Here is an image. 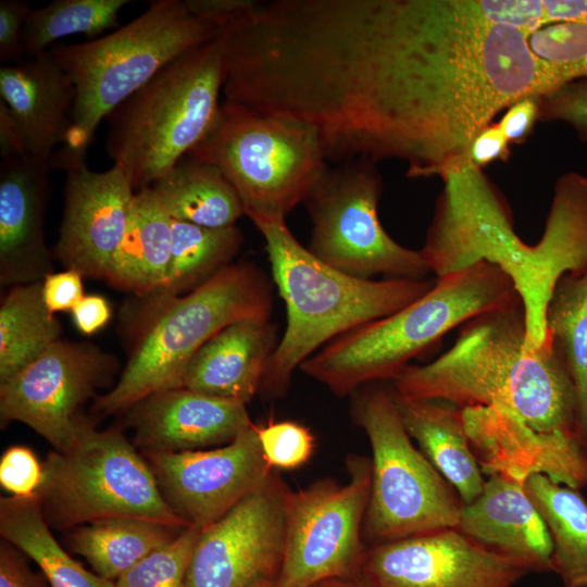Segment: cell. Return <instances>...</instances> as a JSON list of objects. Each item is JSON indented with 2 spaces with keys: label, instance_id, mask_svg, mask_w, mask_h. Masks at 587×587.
I'll return each mask as SVG.
<instances>
[{
  "label": "cell",
  "instance_id": "6da1fadb",
  "mask_svg": "<svg viewBox=\"0 0 587 587\" xmlns=\"http://www.w3.org/2000/svg\"><path fill=\"white\" fill-rule=\"evenodd\" d=\"M541 0L257 1L225 43L227 100L313 126L327 161L444 177L504 108L550 91Z\"/></svg>",
  "mask_w": 587,
  "mask_h": 587
},
{
  "label": "cell",
  "instance_id": "7a4b0ae2",
  "mask_svg": "<svg viewBox=\"0 0 587 587\" xmlns=\"http://www.w3.org/2000/svg\"><path fill=\"white\" fill-rule=\"evenodd\" d=\"M461 327L450 349L427 364L407 365L391 390L461 410L483 408L505 459L558 483L586 484L587 442L573 380L550 339L527 347L522 299Z\"/></svg>",
  "mask_w": 587,
  "mask_h": 587
},
{
  "label": "cell",
  "instance_id": "3957f363",
  "mask_svg": "<svg viewBox=\"0 0 587 587\" xmlns=\"http://www.w3.org/2000/svg\"><path fill=\"white\" fill-rule=\"evenodd\" d=\"M262 235L272 277L285 302L287 325L268 361L259 394L284 397L292 375L335 338L387 316L428 292L429 279L353 277L302 246L284 216H252Z\"/></svg>",
  "mask_w": 587,
  "mask_h": 587
},
{
  "label": "cell",
  "instance_id": "277c9868",
  "mask_svg": "<svg viewBox=\"0 0 587 587\" xmlns=\"http://www.w3.org/2000/svg\"><path fill=\"white\" fill-rule=\"evenodd\" d=\"M521 298L497 265L480 261L437 278L404 308L325 345L299 367L338 397L392 380L410 361L472 317Z\"/></svg>",
  "mask_w": 587,
  "mask_h": 587
},
{
  "label": "cell",
  "instance_id": "5b68a950",
  "mask_svg": "<svg viewBox=\"0 0 587 587\" xmlns=\"http://www.w3.org/2000/svg\"><path fill=\"white\" fill-rule=\"evenodd\" d=\"M217 30L215 22L193 14L184 0H158L103 37L49 48L76 92L71 127L51 157L52 167L84 160L103 118L167 63L214 40Z\"/></svg>",
  "mask_w": 587,
  "mask_h": 587
},
{
  "label": "cell",
  "instance_id": "8992f818",
  "mask_svg": "<svg viewBox=\"0 0 587 587\" xmlns=\"http://www.w3.org/2000/svg\"><path fill=\"white\" fill-rule=\"evenodd\" d=\"M146 301L136 342L116 384L96 397L93 412L109 416L128 411L143 398L183 386L196 352L228 324L270 319L272 286L253 263H232L201 286L180 296H151Z\"/></svg>",
  "mask_w": 587,
  "mask_h": 587
},
{
  "label": "cell",
  "instance_id": "52a82bcc",
  "mask_svg": "<svg viewBox=\"0 0 587 587\" xmlns=\"http://www.w3.org/2000/svg\"><path fill=\"white\" fill-rule=\"evenodd\" d=\"M224 75L215 38L167 63L107 116V154L135 189L151 187L207 136Z\"/></svg>",
  "mask_w": 587,
  "mask_h": 587
},
{
  "label": "cell",
  "instance_id": "ba28073f",
  "mask_svg": "<svg viewBox=\"0 0 587 587\" xmlns=\"http://www.w3.org/2000/svg\"><path fill=\"white\" fill-rule=\"evenodd\" d=\"M434 220L420 252L437 278L480 261L499 266L513 282L526 315L527 334L546 333V310L554 288L547 245L523 242L502 201L470 161L448 172Z\"/></svg>",
  "mask_w": 587,
  "mask_h": 587
},
{
  "label": "cell",
  "instance_id": "9c48e42d",
  "mask_svg": "<svg viewBox=\"0 0 587 587\" xmlns=\"http://www.w3.org/2000/svg\"><path fill=\"white\" fill-rule=\"evenodd\" d=\"M186 157L218 168L249 218L286 217L328 165L313 126L226 100L210 132Z\"/></svg>",
  "mask_w": 587,
  "mask_h": 587
},
{
  "label": "cell",
  "instance_id": "30bf717a",
  "mask_svg": "<svg viewBox=\"0 0 587 587\" xmlns=\"http://www.w3.org/2000/svg\"><path fill=\"white\" fill-rule=\"evenodd\" d=\"M42 470L37 497L50 528L121 517L189 527L164 500L142 453L117 429L98 430L83 419L68 447L49 452Z\"/></svg>",
  "mask_w": 587,
  "mask_h": 587
},
{
  "label": "cell",
  "instance_id": "8fae6325",
  "mask_svg": "<svg viewBox=\"0 0 587 587\" xmlns=\"http://www.w3.org/2000/svg\"><path fill=\"white\" fill-rule=\"evenodd\" d=\"M351 416L372 449L371 488L363 523L367 546L457 528L462 502L412 444L391 390L376 383L351 395Z\"/></svg>",
  "mask_w": 587,
  "mask_h": 587
},
{
  "label": "cell",
  "instance_id": "7c38bea8",
  "mask_svg": "<svg viewBox=\"0 0 587 587\" xmlns=\"http://www.w3.org/2000/svg\"><path fill=\"white\" fill-rule=\"evenodd\" d=\"M382 180L375 162L357 158L327 165L303 203L312 222L308 250L348 275L427 279L420 250L398 243L382 226Z\"/></svg>",
  "mask_w": 587,
  "mask_h": 587
},
{
  "label": "cell",
  "instance_id": "4fadbf2b",
  "mask_svg": "<svg viewBox=\"0 0 587 587\" xmlns=\"http://www.w3.org/2000/svg\"><path fill=\"white\" fill-rule=\"evenodd\" d=\"M348 482L320 478L289 490L283 562L274 587H312L362 574L369 546L363 523L371 488V460L351 454Z\"/></svg>",
  "mask_w": 587,
  "mask_h": 587
},
{
  "label": "cell",
  "instance_id": "5bb4252c",
  "mask_svg": "<svg viewBox=\"0 0 587 587\" xmlns=\"http://www.w3.org/2000/svg\"><path fill=\"white\" fill-rule=\"evenodd\" d=\"M118 367L116 358L88 342L58 340L0 383L1 425L21 422L61 451L74 439L86 401Z\"/></svg>",
  "mask_w": 587,
  "mask_h": 587
},
{
  "label": "cell",
  "instance_id": "9a60e30c",
  "mask_svg": "<svg viewBox=\"0 0 587 587\" xmlns=\"http://www.w3.org/2000/svg\"><path fill=\"white\" fill-rule=\"evenodd\" d=\"M289 490L274 470L259 489L203 528L185 587H254L275 582L285 550Z\"/></svg>",
  "mask_w": 587,
  "mask_h": 587
},
{
  "label": "cell",
  "instance_id": "2e32d148",
  "mask_svg": "<svg viewBox=\"0 0 587 587\" xmlns=\"http://www.w3.org/2000/svg\"><path fill=\"white\" fill-rule=\"evenodd\" d=\"M171 509L200 529L259 489L274 471L252 424L232 442L210 450L141 452Z\"/></svg>",
  "mask_w": 587,
  "mask_h": 587
},
{
  "label": "cell",
  "instance_id": "e0dca14e",
  "mask_svg": "<svg viewBox=\"0 0 587 587\" xmlns=\"http://www.w3.org/2000/svg\"><path fill=\"white\" fill-rule=\"evenodd\" d=\"M533 571L457 528L369 546L362 566L374 587H512Z\"/></svg>",
  "mask_w": 587,
  "mask_h": 587
},
{
  "label": "cell",
  "instance_id": "ac0fdd59",
  "mask_svg": "<svg viewBox=\"0 0 587 587\" xmlns=\"http://www.w3.org/2000/svg\"><path fill=\"white\" fill-rule=\"evenodd\" d=\"M63 171L64 210L53 255L83 277L104 279L125 234L135 188L115 165L93 172L82 160Z\"/></svg>",
  "mask_w": 587,
  "mask_h": 587
},
{
  "label": "cell",
  "instance_id": "d6986e66",
  "mask_svg": "<svg viewBox=\"0 0 587 587\" xmlns=\"http://www.w3.org/2000/svg\"><path fill=\"white\" fill-rule=\"evenodd\" d=\"M133 444L141 452L220 447L253 424L247 404L185 387L154 392L128 411Z\"/></svg>",
  "mask_w": 587,
  "mask_h": 587
},
{
  "label": "cell",
  "instance_id": "ffe728a7",
  "mask_svg": "<svg viewBox=\"0 0 587 587\" xmlns=\"http://www.w3.org/2000/svg\"><path fill=\"white\" fill-rule=\"evenodd\" d=\"M50 161L29 154L1 160L0 283L42 282L51 273L52 253L43 235L50 191Z\"/></svg>",
  "mask_w": 587,
  "mask_h": 587
},
{
  "label": "cell",
  "instance_id": "44dd1931",
  "mask_svg": "<svg viewBox=\"0 0 587 587\" xmlns=\"http://www.w3.org/2000/svg\"><path fill=\"white\" fill-rule=\"evenodd\" d=\"M0 96L17 122L27 154L50 161L71 127L74 85L49 51L2 65Z\"/></svg>",
  "mask_w": 587,
  "mask_h": 587
},
{
  "label": "cell",
  "instance_id": "7402d4cb",
  "mask_svg": "<svg viewBox=\"0 0 587 587\" xmlns=\"http://www.w3.org/2000/svg\"><path fill=\"white\" fill-rule=\"evenodd\" d=\"M457 529L489 549L529 563L535 572L551 571V536L524 483L488 476L480 495L462 507Z\"/></svg>",
  "mask_w": 587,
  "mask_h": 587
},
{
  "label": "cell",
  "instance_id": "603a6c76",
  "mask_svg": "<svg viewBox=\"0 0 587 587\" xmlns=\"http://www.w3.org/2000/svg\"><path fill=\"white\" fill-rule=\"evenodd\" d=\"M278 341L270 319L233 322L196 352L182 387L247 404L259 392Z\"/></svg>",
  "mask_w": 587,
  "mask_h": 587
},
{
  "label": "cell",
  "instance_id": "cb8c5ba5",
  "mask_svg": "<svg viewBox=\"0 0 587 587\" xmlns=\"http://www.w3.org/2000/svg\"><path fill=\"white\" fill-rule=\"evenodd\" d=\"M391 390V389H390ZM409 436L452 486L463 505L483 491L485 478L471 446L461 409L438 399H412L391 390Z\"/></svg>",
  "mask_w": 587,
  "mask_h": 587
},
{
  "label": "cell",
  "instance_id": "d4e9b609",
  "mask_svg": "<svg viewBox=\"0 0 587 587\" xmlns=\"http://www.w3.org/2000/svg\"><path fill=\"white\" fill-rule=\"evenodd\" d=\"M173 220L151 187L135 192L123 239L104 280L139 298L159 294L167 277Z\"/></svg>",
  "mask_w": 587,
  "mask_h": 587
},
{
  "label": "cell",
  "instance_id": "484cf974",
  "mask_svg": "<svg viewBox=\"0 0 587 587\" xmlns=\"http://www.w3.org/2000/svg\"><path fill=\"white\" fill-rule=\"evenodd\" d=\"M172 220L224 228L246 215L227 178L215 166L188 157L151 186Z\"/></svg>",
  "mask_w": 587,
  "mask_h": 587
},
{
  "label": "cell",
  "instance_id": "4316f807",
  "mask_svg": "<svg viewBox=\"0 0 587 587\" xmlns=\"http://www.w3.org/2000/svg\"><path fill=\"white\" fill-rule=\"evenodd\" d=\"M0 534L37 564L50 587H115L114 582L87 571L60 546L37 495L0 498Z\"/></svg>",
  "mask_w": 587,
  "mask_h": 587
},
{
  "label": "cell",
  "instance_id": "83f0119b",
  "mask_svg": "<svg viewBox=\"0 0 587 587\" xmlns=\"http://www.w3.org/2000/svg\"><path fill=\"white\" fill-rule=\"evenodd\" d=\"M524 488L552 540L551 571L565 587H587V501L578 489L530 475Z\"/></svg>",
  "mask_w": 587,
  "mask_h": 587
},
{
  "label": "cell",
  "instance_id": "f1b7e54d",
  "mask_svg": "<svg viewBox=\"0 0 587 587\" xmlns=\"http://www.w3.org/2000/svg\"><path fill=\"white\" fill-rule=\"evenodd\" d=\"M183 529L139 519H110L70 530L71 550L99 576L115 582Z\"/></svg>",
  "mask_w": 587,
  "mask_h": 587
},
{
  "label": "cell",
  "instance_id": "f546056e",
  "mask_svg": "<svg viewBox=\"0 0 587 587\" xmlns=\"http://www.w3.org/2000/svg\"><path fill=\"white\" fill-rule=\"evenodd\" d=\"M61 324L42 297V282L13 286L0 307V383L60 340Z\"/></svg>",
  "mask_w": 587,
  "mask_h": 587
},
{
  "label": "cell",
  "instance_id": "4dcf8cb0",
  "mask_svg": "<svg viewBox=\"0 0 587 587\" xmlns=\"http://www.w3.org/2000/svg\"><path fill=\"white\" fill-rule=\"evenodd\" d=\"M546 332L573 380L587 442V271L559 279L547 305Z\"/></svg>",
  "mask_w": 587,
  "mask_h": 587
},
{
  "label": "cell",
  "instance_id": "1f68e13d",
  "mask_svg": "<svg viewBox=\"0 0 587 587\" xmlns=\"http://www.w3.org/2000/svg\"><path fill=\"white\" fill-rule=\"evenodd\" d=\"M242 242V233L236 225L210 228L173 220L168 273L157 295L180 296L192 291L232 264Z\"/></svg>",
  "mask_w": 587,
  "mask_h": 587
},
{
  "label": "cell",
  "instance_id": "d6a6232c",
  "mask_svg": "<svg viewBox=\"0 0 587 587\" xmlns=\"http://www.w3.org/2000/svg\"><path fill=\"white\" fill-rule=\"evenodd\" d=\"M128 0H55L33 10L23 32L24 55H38L71 35L95 37L118 24Z\"/></svg>",
  "mask_w": 587,
  "mask_h": 587
},
{
  "label": "cell",
  "instance_id": "836d02e7",
  "mask_svg": "<svg viewBox=\"0 0 587 587\" xmlns=\"http://www.w3.org/2000/svg\"><path fill=\"white\" fill-rule=\"evenodd\" d=\"M202 529L189 526L118 577L115 587H185L192 550Z\"/></svg>",
  "mask_w": 587,
  "mask_h": 587
},
{
  "label": "cell",
  "instance_id": "e575fe53",
  "mask_svg": "<svg viewBox=\"0 0 587 587\" xmlns=\"http://www.w3.org/2000/svg\"><path fill=\"white\" fill-rule=\"evenodd\" d=\"M261 450L273 470H296L312 457L315 438L311 430L295 421H268L258 425Z\"/></svg>",
  "mask_w": 587,
  "mask_h": 587
},
{
  "label": "cell",
  "instance_id": "d590c367",
  "mask_svg": "<svg viewBox=\"0 0 587 587\" xmlns=\"http://www.w3.org/2000/svg\"><path fill=\"white\" fill-rule=\"evenodd\" d=\"M545 58L562 82L587 77V21L552 26Z\"/></svg>",
  "mask_w": 587,
  "mask_h": 587
},
{
  "label": "cell",
  "instance_id": "8d00e7d4",
  "mask_svg": "<svg viewBox=\"0 0 587 587\" xmlns=\"http://www.w3.org/2000/svg\"><path fill=\"white\" fill-rule=\"evenodd\" d=\"M538 116L569 123L587 142V77L571 80L541 96Z\"/></svg>",
  "mask_w": 587,
  "mask_h": 587
},
{
  "label": "cell",
  "instance_id": "74e56055",
  "mask_svg": "<svg viewBox=\"0 0 587 587\" xmlns=\"http://www.w3.org/2000/svg\"><path fill=\"white\" fill-rule=\"evenodd\" d=\"M42 463L25 446H11L0 459V485L17 498L35 497L42 482Z\"/></svg>",
  "mask_w": 587,
  "mask_h": 587
},
{
  "label": "cell",
  "instance_id": "f35d334b",
  "mask_svg": "<svg viewBox=\"0 0 587 587\" xmlns=\"http://www.w3.org/2000/svg\"><path fill=\"white\" fill-rule=\"evenodd\" d=\"M33 9L26 1H0V60L2 65L22 60L23 32Z\"/></svg>",
  "mask_w": 587,
  "mask_h": 587
},
{
  "label": "cell",
  "instance_id": "ab89813d",
  "mask_svg": "<svg viewBox=\"0 0 587 587\" xmlns=\"http://www.w3.org/2000/svg\"><path fill=\"white\" fill-rule=\"evenodd\" d=\"M83 275L73 268L50 273L42 279V297L48 310L72 311L85 296Z\"/></svg>",
  "mask_w": 587,
  "mask_h": 587
},
{
  "label": "cell",
  "instance_id": "60d3db41",
  "mask_svg": "<svg viewBox=\"0 0 587 587\" xmlns=\"http://www.w3.org/2000/svg\"><path fill=\"white\" fill-rule=\"evenodd\" d=\"M539 99L540 97L538 96H530L509 107L498 123L509 142L517 141L527 135L535 120L538 117Z\"/></svg>",
  "mask_w": 587,
  "mask_h": 587
},
{
  "label": "cell",
  "instance_id": "b9f144b4",
  "mask_svg": "<svg viewBox=\"0 0 587 587\" xmlns=\"http://www.w3.org/2000/svg\"><path fill=\"white\" fill-rule=\"evenodd\" d=\"M71 312L76 328L87 336L104 327L112 316L110 302L100 295H85Z\"/></svg>",
  "mask_w": 587,
  "mask_h": 587
},
{
  "label": "cell",
  "instance_id": "7bdbcfd3",
  "mask_svg": "<svg viewBox=\"0 0 587 587\" xmlns=\"http://www.w3.org/2000/svg\"><path fill=\"white\" fill-rule=\"evenodd\" d=\"M509 140L498 124L485 127L474 139L469 161L480 167L496 160H502L508 154Z\"/></svg>",
  "mask_w": 587,
  "mask_h": 587
},
{
  "label": "cell",
  "instance_id": "ee69618b",
  "mask_svg": "<svg viewBox=\"0 0 587 587\" xmlns=\"http://www.w3.org/2000/svg\"><path fill=\"white\" fill-rule=\"evenodd\" d=\"M0 587H40L26 562L7 541L0 547Z\"/></svg>",
  "mask_w": 587,
  "mask_h": 587
},
{
  "label": "cell",
  "instance_id": "f6af8a7d",
  "mask_svg": "<svg viewBox=\"0 0 587 587\" xmlns=\"http://www.w3.org/2000/svg\"><path fill=\"white\" fill-rule=\"evenodd\" d=\"M0 151L2 160L27 154L22 130L2 100H0Z\"/></svg>",
  "mask_w": 587,
  "mask_h": 587
},
{
  "label": "cell",
  "instance_id": "bcb514c9",
  "mask_svg": "<svg viewBox=\"0 0 587 587\" xmlns=\"http://www.w3.org/2000/svg\"><path fill=\"white\" fill-rule=\"evenodd\" d=\"M544 24L587 21V0H541Z\"/></svg>",
  "mask_w": 587,
  "mask_h": 587
},
{
  "label": "cell",
  "instance_id": "7dc6e473",
  "mask_svg": "<svg viewBox=\"0 0 587 587\" xmlns=\"http://www.w3.org/2000/svg\"><path fill=\"white\" fill-rule=\"evenodd\" d=\"M312 587H374L362 574L349 578H330Z\"/></svg>",
  "mask_w": 587,
  "mask_h": 587
},
{
  "label": "cell",
  "instance_id": "c3c4849f",
  "mask_svg": "<svg viewBox=\"0 0 587 587\" xmlns=\"http://www.w3.org/2000/svg\"><path fill=\"white\" fill-rule=\"evenodd\" d=\"M254 587H274V582H263L255 585Z\"/></svg>",
  "mask_w": 587,
  "mask_h": 587
}]
</instances>
